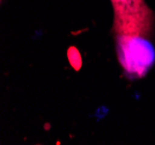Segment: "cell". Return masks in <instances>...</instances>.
Here are the masks:
<instances>
[{"label": "cell", "instance_id": "1", "mask_svg": "<svg viewBox=\"0 0 155 145\" xmlns=\"http://www.w3.org/2000/svg\"><path fill=\"white\" fill-rule=\"evenodd\" d=\"M117 56L126 72L142 78L155 62V50L146 35L115 34Z\"/></svg>", "mask_w": 155, "mask_h": 145}, {"label": "cell", "instance_id": "2", "mask_svg": "<svg viewBox=\"0 0 155 145\" xmlns=\"http://www.w3.org/2000/svg\"><path fill=\"white\" fill-rule=\"evenodd\" d=\"M114 12L115 34H141L148 36L154 15L145 0H110Z\"/></svg>", "mask_w": 155, "mask_h": 145}, {"label": "cell", "instance_id": "3", "mask_svg": "<svg viewBox=\"0 0 155 145\" xmlns=\"http://www.w3.org/2000/svg\"><path fill=\"white\" fill-rule=\"evenodd\" d=\"M68 58H70V63L72 66H74L75 70H79L80 66L82 64V60H81V56L75 48H71L68 50Z\"/></svg>", "mask_w": 155, "mask_h": 145}]
</instances>
